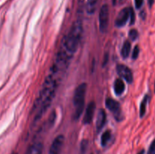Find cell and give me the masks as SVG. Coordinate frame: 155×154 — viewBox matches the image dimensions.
I'll use <instances>...</instances> for the list:
<instances>
[{"instance_id": "cell-23", "label": "cell", "mask_w": 155, "mask_h": 154, "mask_svg": "<svg viewBox=\"0 0 155 154\" xmlns=\"http://www.w3.org/2000/svg\"><path fill=\"white\" fill-rule=\"evenodd\" d=\"M85 0H78V5H79V11H81L82 8H83V4H84Z\"/></svg>"}, {"instance_id": "cell-20", "label": "cell", "mask_w": 155, "mask_h": 154, "mask_svg": "<svg viewBox=\"0 0 155 154\" xmlns=\"http://www.w3.org/2000/svg\"><path fill=\"white\" fill-rule=\"evenodd\" d=\"M148 154H155V138L153 140L152 143H151L149 146V149H148Z\"/></svg>"}, {"instance_id": "cell-22", "label": "cell", "mask_w": 155, "mask_h": 154, "mask_svg": "<svg viewBox=\"0 0 155 154\" xmlns=\"http://www.w3.org/2000/svg\"><path fill=\"white\" fill-rule=\"evenodd\" d=\"M144 3V0H135V5L137 9H139L142 6Z\"/></svg>"}, {"instance_id": "cell-17", "label": "cell", "mask_w": 155, "mask_h": 154, "mask_svg": "<svg viewBox=\"0 0 155 154\" xmlns=\"http://www.w3.org/2000/svg\"><path fill=\"white\" fill-rule=\"evenodd\" d=\"M88 146H89V142L87 140H83L80 144V153L85 154L87 150Z\"/></svg>"}, {"instance_id": "cell-2", "label": "cell", "mask_w": 155, "mask_h": 154, "mask_svg": "<svg viewBox=\"0 0 155 154\" xmlns=\"http://www.w3.org/2000/svg\"><path fill=\"white\" fill-rule=\"evenodd\" d=\"M83 28L82 20L78 18L74 23L71 30L64 39L59 51L66 54L70 58H72L73 55L77 51L80 40H81L82 35H83Z\"/></svg>"}, {"instance_id": "cell-5", "label": "cell", "mask_w": 155, "mask_h": 154, "mask_svg": "<svg viewBox=\"0 0 155 154\" xmlns=\"http://www.w3.org/2000/svg\"><path fill=\"white\" fill-rule=\"evenodd\" d=\"M105 106L110 112L114 113V116L117 119V120H122V113L120 104L112 98H108L105 101Z\"/></svg>"}, {"instance_id": "cell-7", "label": "cell", "mask_w": 155, "mask_h": 154, "mask_svg": "<svg viewBox=\"0 0 155 154\" xmlns=\"http://www.w3.org/2000/svg\"><path fill=\"white\" fill-rule=\"evenodd\" d=\"M64 143V136L60 134L57 136L53 140L49 148L48 154H61Z\"/></svg>"}, {"instance_id": "cell-21", "label": "cell", "mask_w": 155, "mask_h": 154, "mask_svg": "<svg viewBox=\"0 0 155 154\" xmlns=\"http://www.w3.org/2000/svg\"><path fill=\"white\" fill-rule=\"evenodd\" d=\"M136 20V16H135V12L132 8H130V24H133Z\"/></svg>"}, {"instance_id": "cell-16", "label": "cell", "mask_w": 155, "mask_h": 154, "mask_svg": "<svg viewBox=\"0 0 155 154\" xmlns=\"http://www.w3.org/2000/svg\"><path fill=\"white\" fill-rule=\"evenodd\" d=\"M110 137H111V132L110 131L107 130L105 131L101 135V143L102 146H105L107 144V143L109 142V140H110Z\"/></svg>"}, {"instance_id": "cell-10", "label": "cell", "mask_w": 155, "mask_h": 154, "mask_svg": "<svg viewBox=\"0 0 155 154\" xmlns=\"http://www.w3.org/2000/svg\"><path fill=\"white\" fill-rule=\"evenodd\" d=\"M106 122V113L104 110L100 109L97 113V117H96V129L97 131H99L102 129L104 127V124Z\"/></svg>"}, {"instance_id": "cell-15", "label": "cell", "mask_w": 155, "mask_h": 154, "mask_svg": "<svg viewBox=\"0 0 155 154\" xmlns=\"http://www.w3.org/2000/svg\"><path fill=\"white\" fill-rule=\"evenodd\" d=\"M130 51H131V43L129 41H126L121 49V55L124 58H127L130 55Z\"/></svg>"}, {"instance_id": "cell-24", "label": "cell", "mask_w": 155, "mask_h": 154, "mask_svg": "<svg viewBox=\"0 0 155 154\" xmlns=\"http://www.w3.org/2000/svg\"><path fill=\"white\" fill-rule=\"evenodd\" d=\"M148 5H149L150 8H151L153 6L154 3V0H148Z\"/></svg>"}, {"instance_id": "cell-8", "label": "cell", "mask_w": 155, "mask_h": 154, "mask_svg": "<svg viewBox=\"0 0 155 154\" xmlns=\"http://www.w3.org/2000/svg\"><path fill=\"white\" fill-rule=\"evenodd\" d=\"M130 18V8H125L122 9L118 14L115 21L117 27H121L126 25L128 20Z\"/></svg>"}, {"instance_id": "cell-13", "label": "cell", "mask_w": 155, "mask_h": 154, "mask_svg": "<svg viewBox=\"0 0 155 154\" xmlns=\"http://www.w3.org/2000/svg\"><path fill=\"white\" fill-rule=\"evenodd\" d=\"M98 0H87L86 10L88 14H93L96 10Z\"/></svg>"}, {"instance_id": "cell-26", "label": "cell", "mask_w": 155, "mask_h": 154, "mask_svg": "<svg viewBox=\"0 0 155 154\" xmlns=\"http://www.w3.org/2000/svg\"><path fill=\"white\" fill-rule=\"evenodd\" d=\"M112 2H113V5H115V4H116L117 0H112Z\"/></svg>"}, {"instance_id": "cell-27", "label": "cell", "mask_w": 155, "mask_h": 154, "mask_svg": "<svg viewBox=\"0 0 155 154\" xmlns=\"http://www.w3.org/2000/svg\"><path fill=\"white\" fill-rule=\"evenodd\" d=\"M154 92H155V83H154Z\"/></svg>"}, {"instance_id": "cell-14", "label": "cell", "mask_w": 155, "mask_h": 154, "mask_svg": "<svg viewBox=\"0 0 155 154\" xmlns=\"http://www.w3.org/2000/svg\"><path fill=\"white\" fill-rule=\"evenodd\" d=\"M148 101H149V96L148 95H146L144 98L142 99V102L140 104V110H139V114H140V117L142 118L145 115L146 113V107L147 104H148Z\"/></svg>"}, {"instance_id": "cell-6", "label": "cell", "mask_w": 155, "mask_h": 154, "mask_svg": "<svg viewBox=\"0 0 155 154\" xmlns=\"http://www.w3.org/2000/svg\"><path fill=\"white\" fill-rule=\"evenodd\" d=\"M117 72L121 79H124L128 83H132L133 81V75L132 70L124 64H118L117 66Z\"/></svg>"}, {"instance_id": "cell-12", "label": "cell", "mask_w": 155, "mask_h": 154, "mask_svg": "<svg viewBox=\"0 0 155 154\" xmlns=\"http://www.w3.org/2000/svg\"><path fill=\"white\" fill-rule=\"evenodd\" d=\"M114 92L117 95H121L125 91V84L121 79H117L114 85Z\"/></svg>"}, {"instance_id": "cell-9", "label": "cell", "mask_w": 155, "mask_h": 154, "mask_svg": "<svg viewBox=\"0 0 155 154\" xmlns=\"http://www.w3.org/2000/svg\"><path fill=\"white\" fill-rule=\"evenodd\" d=\"M95 102L92 101L88 104L87 107L85 111L84 117H83V122L85 125H89L92 122V119H93L94 114H95Z\"/></svg>"}, {"instance_id": "cell-19", "label": "cell", "mask_w": 155, "mask_h": 154, "mask_svg": "<svg viewBox=\"0 0 155 154\" xmlns=\"http://www.w3.org/2000/svg\"><path fill=\"white\" fill-rule=\"evenodd\" d=\"M139 51H140V49H139V47L138 45H136L135 48H133V54H132V58L133 60H136L137 57H139Z\"/></svg>"}, {"instance_id": "cell-11", "label": "cell", "mask_w": 155, "mask_h": 154, "mask_svg": "<svg viewBox=\"0 0 155 154\" xmlns=\"http://www.w3.org/2000/svg\"><path fill=\"white\" fill-rule=\"evenodd\" d=\"M43 144L41 142H35L29 146L26 154H42Z\"/></svg>"}, {"instance_id": "cell-18", "label": "cell", "mask_w": 155, "mask_h": 154, "mask_svg": "<svg viewBox=\"0 0 155 154\" xmlns=\"http://www.w3.org/2000/svg\"><path fill=\"white\" fill-rule=\"evenodd\" d=\"M138 36H139V33H138V30H136V29H132L130 33H129V37L132 41L136 40Z\"/></svg>"}, {"instance_id": "cell-1", "label": "cell", "mask_w": 155, "mask_h": 154, "mask_svg": "<svg viewBox=\"0 0 155 154\" xmlns=\"http://www.w3.org/2000/svg\"><path fill=\"white\" fill-rule=\"evenodd\" d=\"M58 80L59 78L51 73H50L45 79L42 85L39 96L36 99L35 105L33 107L34 109L36 107H40L35 118V121H37L43 115V113L46 111L47 108L51 104V101L54 97L56 89L58 85Z\"/></svg>"}, {"instance_id": "cell-25", "label": "cell", "mask_w": 155, "mask_h": 154, "mask_svg": "<svg viewBox=\"0 0 155 154\" xmlns=\"http://www.w3.org/2000/svg\"><path fill=\"white\" fill-rule=\"evenodd\" d=\"M145 149H142V150H140V151H139V152H138L137 154H145Z\"/></svg>"}, {"instance_id": "cell-3", "label": "cell", "mask_w": 155, "mask_h": 154, "mask_svg": "<svg viewBox=\"0 0 155 154\" xmlns=\"http://www.w3.org/2000/svg\"><path fill=\"white\" fill-rule=\"evenodd\" d=\"M87 85L86 83H81L76 88L74 95V106L75 107L74 113V119L77 120L80 119L82 113H83L85 106V98H86Z\"/></svg>"}, {"instance_id": "cell-4", "label": "cell", "mask_w": 155, "mask_h": 154, "mask_svg": "<svg viewBox=\"0 0 155 154\" xmlns=\"http://www.w3.org/2000/svg\"><path fill=\"white\" fill-rule=\"evenodd\" d=\"M99 21V30L101 33H105L107 30L109 24V8L107 4L101 6L98 15Z\"/></svg>"}]
</instances>
